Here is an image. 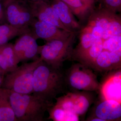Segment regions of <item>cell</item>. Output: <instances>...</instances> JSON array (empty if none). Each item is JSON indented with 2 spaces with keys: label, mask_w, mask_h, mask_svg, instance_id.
Returning <instances> with one entry per match:
<instances>
[{
  "label": "cell",
  "mask_w": 121,
  "mask_h": 121,
  "mask_svg": "<svg viewBox=\"0 0 121 121\" xmlns=\"http://www.w3.org/2000/svg\"><path fill=\"white\" fill-rule=\"evenodd\" d=\"M78 34V32H73L67 39L48 41L45 44L39 46V58L51 66L61 69L64 61L71 60Z\"/></svg>",
  "instance_id": "cell-3"
},
{
  "label": "cell",
  "mask_w": 121,
  "mask_h": 121,
  "mask_svg": "<svg viewBox=\"0 0 121 121\" xmlns=\"http://www.w3.org/2000/svg\"><path fill=\"white\" fill-rule=\"evenodd\" d=\"M48 119L55 121H78L79 117L75 114L66 110L54 104L48 110Z\"/></svg>",
  "instance_id": "cell-16"
},
{
  "label": "cell",
  "mask_w": 121,
  "mask_h": 121,
  "mask_svg": "<svg viewBox=\"0 0 121 121\" xmlns=\"http://www.w3.org/2000/svg\"><path fill=\"white\" fill-rule=\"evenodd\" d=\"M64 73L41 60L33 74V94L49 102L65 92Z\"/></svg>",
  "instance_id": "cell-1"
},
{
  "label": "cell",
  "mask_w": 121,
  "mask_h": 121,
  "mask_svg": "<svg viewBox=\"0 0 121 121\" xmlns=\"http://www.w3.org/2000/svg\"><path fill=\"white\" fill-rule=\"evenodd\" d=\"M4 0H0V24L4 23L5 19L4 1Z\"/></svg>",
  "instance_id": "cell-20"
},
{
  "label": "cell",
  "mask_w": 121,
  "mask_h": 121,
  "mask_svg": "<svg viewBox=\"0 0 121 121\" xmlns=\"http://www.w3.org/2000/svg\"><path fill=\"white\" fill-rule=\"evenodd\" d=\"M9 91L0 88V121H17L9 100Z\"/></svg>",
  "instance_id": "cell-13"
},
{
  "label": "cell",
  "mask_w": 121,
  "mask_h": 121,
  "mask_svg": "<svg viewBox=\"0 0 121 121\" xmlns=\"http://www.w3.org/2000/svg\"><path fill=\"white\" fill-rule=\"evenodd\" d=\"M64 79L66 86L71 91H95L101 88L95 74L80 63L72 65L64 73Z\"/></svg>",
  "instance_id": "cell-5"
},
{
  "label": "cell",
  "mask_w": 121,
  "mask_h": 121,
  "mask_svg": "<svg viewBox=\"0 0 121 121\" xmlns=\"http://www.w3.org/2000/svg\"><path fill=\"white\" fill-rule=\"evenodd\" d=\"M100 6L115 13L120 12L121 10V0H100Z\"/></svg>",
  "instance_id": "cell-18"
},
{
  "label": "cell",
  "mask_w": 121,
  "mask_h": 121,
  "mask_svg": "<svg viewBox=\"0 0 121 121\" xmlns=\"http://www.w3.org/2000/svg\"><path fill=\"white\" fill-rule=\"evenodd\" d=\"M50 4L64 26L70 31L78 32L82 25L76 19L69 7L60 0H51Z\"/></svg>",
  "instance_id": "cell-12"
},
{
  "label": "cell",
  "mask_w": 121,
  "mask_h": 121,
  "mask_svg": "<svg viewBox=\"0 0 121 121\" xmlns=\"http://www.w3.org/2000/svg\"><path fill=\"white\" fill-rule=\"evenodd\" d=\"M81 1L87 6L92 9H94L95 8V0H81Z\"/></svg>",
  "instance_id": "cell-21"
},
{
  "label": "cell",
  "mask_w": 121,
  "mask_h": 121,
  "mask_svg": "<svg viewBox=\"0 0 121 121\" xmlns=\"http://www.w3.org/2000/svg\"><path fill=\"white\" fill-rule=\"evenodd\" d=\"M30 31L29 28H17L8 23L0 24V46L8 43L14 37Z\"/></svg>",
  "instance_id": "cell-15"
},
{
  "label": "cell",
  "mask_w": 121,
  "mask_h": 121,
  "mask_svg": "<svg viewBox=\"0 0 121 121\" xmlns=\"http://www.w3.org/2000/svg\"><path fill=\"white\" fill-rule=\"evenodd\" d=\"M5 74L4 73L0 74V88L1 87V85L4 80Z\"/></svg>",
  "instance_id": "cell-23"
},
{
  "label": "cell",
  "mask_w": 121,
  "mask_h": 121,
  "mask_svg": "<svg viewBox=\"0 0 121 121\" xmlns=\"http://www.w3.org/2000/svg\"><path fill=\"white\" fill-rule=\"evenodd\" d=\"M41 60L39 57L18 66L5 74L1 88L19 94H32L33 72Z\"/></svg>",
  "instance_id": "cell-4"
},
{
  "label": "cell",
  "mask_w": 121,
  "mask_h": 121,
  "mask_svg": "<svg viewBox=\"0 0 121 121\" xmlns=\"http://www.w3.org/2000/svg\"><path fill=\"white\" fill-rule=\"evenodd\" d=\"M28 3L33 17L35 19L71 32L62 23L49 2L42 1Z\"/></svg>",
  "instance_id": "cell-10"
},
{
  "label": "cell",
  "mask_w": 121,
  "mask_h": 121,
  "mask_svg": "<svg viewBox=\"0 0 121 121\" xmlns=\"http://www.w3.org/2000/svg\"><path fill=\"white\" fill-rule=\"evenodd\" d=\"M36 39L30 30L21 35L16 40L13 48L19 63L38 58L39 46Z\"/></svg>",
  "instance_id": "cell-8"
},
{
  "label": "cell",
  "mask_w": 121,
  "mask_h": 121,
  "mask_svg": "<svg viewBox=\"0 0 121 121\" xmlns=\"http://www.w3.org/2000/svg\"><path fill=\"white\" fill-rule=\"evenodd\" d=\"M5 19L17 28H29L34 20L28 2L24 0H4Z\"/></svg>",
  "instance_id": "cell-6"
},
{
  "label": "cell",
  "mask_w": 121,
  "mask_h": 121,
  "mask_svg": "<svg viewBox=\"0 0 121 121\" xmlns=\"http://www.w3.org/2000/svg\"><path fill=\"white\" fill-rule=\"evenodd\" d=\"M70 9L82 25L86 22L93 9L89 8L81 0H60Z\"/></svg>",
  "instance_id": "cell-14"
},
{
  "label": "cell",
  "mask_w": 121,
  "mask_h": 121,
  "mask_svg": "<svg viewBox=\"0 0 121 121\" xmlns=\"http://www.w3.org/2000/svg\"><path fill=\"white\" fill-rule=\"evenodd\" d=\"M93 91H71L56 97L55 105L74 113L79 117L86 113L94 101Z\"/></svg>",
  "instance_id": "cell-7"
},
{
  "label": "cell",
  "mask_w": 121,
  "mask_h": 121,
  "mask_svg": "<svg viewBox=\"0 0 121 121\" xmlns=\"http://www.w3.org/2000/svg\"><path fill=\"white\" fill-rule=\"evenodd\" d=\"M9 93L10 103L17 121H44L45 112L54 104L32 94H21L10 91Z\"/></svg>",
  "instance_id": "cell-2"
},
{
  "label": "cell",
  "mask_w": 121,
  "mask_h": 121,
  "mask_svg": "<svg viewBox=\"0 0 121 121\" xmlns=\"http://www.w3.org/2000/svg\"><path fill=\"white\" fill-rule=\"evenodd\" d=\"M0 67L5 74L10 72L8 64L4 56L0 51Z\"/></svg>",
  "instance_id": "cell-19"
},
{
  "label": "cell",
  "mask_w": 121,
  "mask_h": 121,
  "mask_svg": "<svg viewBox=\"0 0 121 121\" xmlns=\"http://www.w3.org/2000/svg\"><path fill=\"white\" fill-rule=\"evenodd\" d=\"M28 2H39V1H47L49 2L50 0H24Z\"/></svg>",
  "instance_id": "cell-22"
},
{
  "label": "cell",
  "mask_w": 121,
  "mask_h": 121,
  "mask_svg": "<svg viewBox=\"0 0 121 121\" xmlns=\"http://www.w3.org/2000/svg\"><path fill=\"white\" fill-rule=\"evenodd\" d=\"M0 51L7 61L10 72L18 67L19 63L15 55L13 44L8 43L0 46Z\"/></svg>",
  "instance_id": "cell-17"
},
{
  "label": "cell",
  "mask_w": 121,
  "mask_h": 121,
  "mask_svg": "<svg viewBox=\"0 0 121 121\" xmlns=\"http://www.w3.org/2000/svg\"><path fill=\"white\" fill-rule=\"evenodd\" d=\"M94 116L103 121L119 120L121 117V102L113 100L104 99L94 108Z\"/></svg>",
  "instance_id": "cell-11"
},
{
  "label": "cell",
  "mask_w": 121,
  "mask_h": 121,
  "mask_svg": "<svg viewBox=\"0 0 121 121\" xmlns=\"http://www.w3.org/2000/svg\"><path fill=\"white\" fill-rule=\"evenodd\" d=\"M30 27L31 31L36 39H43L47 42L55 40L66 39L73 32H69L51 24L34 19Z\"/></svg>",
  "instance_id": "cell-9"
}]
</instances>
